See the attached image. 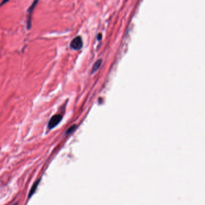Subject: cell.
Returning <instances> with one entry per match:
<instances>
[{"label": "cell", "instance_id": "cell-1", "mask_svg": "<svg viewBox=\"0 0 205 205\" xmlns=\"http://www.w3.org/2000/svg\"><path fill=\"white\" fill-rule=\"evenodd\" d=\"M70 48L74 50L77 51L82 47V40L81 36H77L70 42Z\"/></svg>", "mask_w": 205, "mask_h": 205}, {"label": "cell", "instance_id": "cell-2", "mask_svg": "<svg viewBox=\"0 0 205 205\" xmlns=\"http://www.w3.org/2000/svg\"><path fill=\"white\" fill-rule=\"evenodd\" d=\"M62 120V115L60 114H56L52 116L48 123V128L51 129L58 125Z\"/></svg>", "mask_w": 205, "mask_h": 205}, {"label": "cell", "instance_id": "cell-3", "mask_svg": "<svg viewBox=\"0 0 205 205\" xmlns=\"http://www.w3.org/2000/svg\"><path fill=\"white\" fill-rule=\"evenodd\" d=\"M102 60L101 59H99L97 60L94 64L93 67H92V74H94L95 72H96L100 67L101 64H102Z\"/></svg>", "mask_w": 205, "mask_h": 205}, {"label": "cell", "instance_id": "cell-4", "mask_svg": "<svg viewBox=\"0 0 205 205\" xmlns=\"http://www.w3.org/2000/svg\"><path fill=\"white\" fill-rule=\"evenodd\" d=\"M40 179H39L38 181H37L34 183V184L33 185V186H32V189H31V190H30V193H29V194H28V198H29V199H30V198L32 196V195L35 193L36 190V189H37V186H38L39 183H40Z\"/></svg>", "mask_w": 205, "mask_h": 205}, {"label": "cell", "instance_id": "cell-5", "mask_svg": "<svg viewBox=\"0 0 205 205\" xmlns=\"http://www.w3.org/2000/svg\"><path fill=\"white\" fill-rule=\"evenodd\" d=\"M76 129H77V125H72V126H70V127L68 129V130L66 132V135L70 134L72 133L73 132H74Z\"/></svg>", "mask_w": 205, "mask_h": 205}, {"label": "cell", "instance_id": "cell-6", "mask_svg": "<svg viewBox=\"0 0 205 205\" xmlns=\"http://www.w3.org/2000/svg\"><path fill=\"white\" fill-rule=\"evenodd\" d=\"M102 34H100V33H99V34H98V36H97V39H98V40H100L101 39H102Z\"/></svg>", "mask_w": 205, "mask_h": 205}, {"label": "cell", "instance_id": "cell-7", "mask_svg": "<svg viewBox=\"0 0 205 205\" xmlns=\"http://www.w3.org/2000/svg\"><path fill=\"white\" fill-rule=\"evenodd\" d=\"M9 1V0H3V1H2V3H1V5H3L4 3H6Z\"/></svg>", "mask_w": 205, "mask_h": 205}]
</instances>
